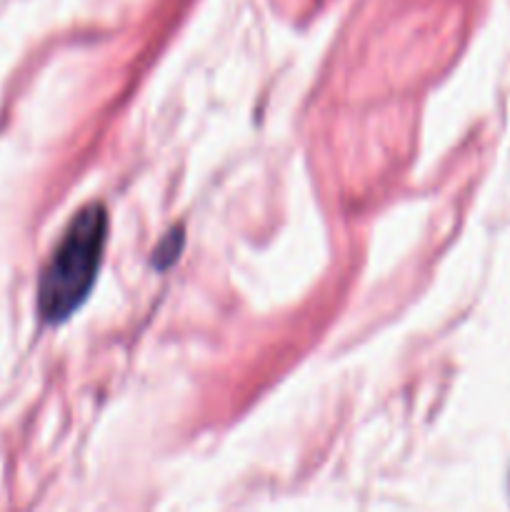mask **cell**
<instances>
[{
    "label": "cell",
    "instance_id": "6da1fadb",
    "mask_svg": "<svg viewBox=\"0 0 510 512\" xmlns=\"http://www.w3.org/2000/svg\"><path fill=\"white\" fill-rule=\"evenodd\" d=\"M108 238V215L90 203L73 218L38 285V310L45 323H63L83 305L98 275Z\"/></svg>",
    "mask_w": 510,
    "mask_h": 512
},
{
    "label": "cell",
    "instance_id": "7a4b0ae2",
    "mask_svg": "<svg viewBox=\"0 0 510 512\" xmlns=\"http://www.w3.org/2000/svg\"><path fill=\"white\" fill-rule=\"evenodd\" d=\"M180 243H183V233H180V230H178V233H175V230H173V233H170L168 238L163 240V245H160V248L155 250V258H153L155 263H158L160 268H165V265L173 263V260L178 258Z\"/></svg>",
    "mask_w": 510,
    "mask_h": 512
}]
</instances>
